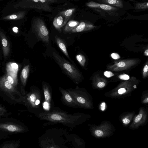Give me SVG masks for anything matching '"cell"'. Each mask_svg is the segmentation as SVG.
I'll return each mask as SVG.
<instances>
[{
  "mask_svg": "<svg viewBox=\"0 0 148 148\" xmlns=\"http://www.w3.org/2000/svg\"><path fill=\"white\" fill-rule=\"evenodd\" d=\"M12 113L9 112L5 107L0 104V118L8 117Z\"/></svg>",
  "mask_w": 148,
  "mask_h": 148,
  "instance_id": "obj_21",
  "label": "cell"
},
{
  "mask_svg": "<svg viewBox=\"0 0 148 148\" xmlns=\"http://www.w3.org/2000/svg\"><path fill=\"white\" fill-rule=\"evenodd\" d=\"M143 102L145 103H147L148 102V98H147L146 99H145L143 101Z\"/></svg>",
  "mask_w": 148,
  "mask_h": 148,
  "instance_id": "obj_38",
  "label": "cell"
},
{
  "mask_svg": "<svg viewBox=\"0 0 148 148\" xmlns=\"http://www.w3.org/2000/svg\"><path fill=\"white\" fill-rule=\"evenodd\" d=\"M79 24V22L77 21L73 20L70 21L66 25L64 29V32L69 33L72 30L78 25Z\"/></svg>",
  "mask_w": 148,
  "mask_h": 148,
  "instance_id": "obj_18",
  "label": "cell"
},
{
  "mask_svg": "<svg viewBox=\"0 0 148 148\" xmlns=\"http://www.w3.org/2000/svg\"><path fill=\"white\" fill-rule=\"evenodd\" d=\"M32 27L41 40L46 43H49V33L45 23L42 19H35L33 22Z\"/></svg>",
  "mask_w": 148,
  "mask_h": 148,
  "instance_id": "obj_6",
  "label": "cell"
},
{
  "mask_svg": "<svg viewBox=\"0 0 148 148\" xmlns=\"http://www.w3.org/2000/svg\"><path fill=\"white\" fill-rule=\"evenodd\" d=\"M42 84L45 101L50 107L52 104L51 89L49 84L46 82H42Z\"/></svg>",
  "mask_w": 148,
  "mask_h": 148,
  "instance_id": "obj_10",
  "label": "cell"
},
{
  "mask_svg": "<svg viewBox=\"0 0 148 148\" xmlns=\"http://www.w3.org/2000/svg\"><path fill=\"white\" fill-rule=\"evenodd\" d=\"M27 7L48 12L52 10L50 5L53 3H59L58 0H27Z\"/></svg>",
  "mask_w": 148,
  "mask_h": 148,
  "instance_id": "obj_7",
  "label": "cell"
},
{
  "mask_svg": "<svg viewBox=\"0 0 148 148\" xmlns=\"http://www.w3.org/2000/svg\"><path fill=\"white\" fill-rule=\"evenodd\" d=\"M126 92V90L124 88H121L118 90V92L119 94H122Z\"/></svg>",
  "mask_w": 148,
  "mask_h": 148,
  "instance_id": "obj_30",
  "label": "cell"
},
{
  "mask_svg": "<svg viewBox=\"0 0 148 148\" xmlns=\"http://www.w3.org/2000/svg\"><path fill=\"white\" fill-rule=\"evenodd\" d=\"M64 17L61 15L57 16L54 18L53 22V24L57 29L59 31H60L61 28L64 25Z\"/></svg>",
  "mask_w": 148,
  "mask_h": 148,
  "instance_id": "obj_16",
  "label": "cell"
},
{
  "mask_svg": "<svg viewBox=\"0 0 148 148\" xmlns=\"http://www.w3.org/2000/svg\"><path fill=\"white\" fill-rule=\"evenodd\" d=\"M0 37L2 45L3 56L4 58H6L9 55L10 52V44L5 35L1 31H0Z\"/></svg>",
  "mask_w": 148,
  "mask_h": 148,
  "instance_id": "obj_11",
  "label": "cell"
},
{
  "mask_svg": "<svg viewBox=\"0 0 148 148\" xmlns=\"http://www.w3.org/2000/svg\"><path fill=\"white\" fill-rule=\"evenodd\" d=\"M91 27L90 25L88 24L85 22H82L79 23L75 28L72 30L69 33L79 32L88 30Z\"/></svg>",
  "mask_w": 148,
  "mask_h": 148,
  "instance_id": "obj_15",
  "label": "cell"
},
{
  "mask_svg": "<svg viewBox=\"0 0 148 148\" xmlns=\"http://www.w3.org/2000/svg\"><path fill=\"white\" fill-rule=\"evenodd\" d=\"M58 88L62 94L61 100L62 103L68 106L75 108H77L78 106L68 91L60 87Z\"/></svg>",
  "mask_w": 148,
  "mask_h": 148,
  "instance_id": "obj_8",
  "label": "cell"
},
{
  "mask_svg": "<svg viewBox=\"0 0 148 148\" xmlns=\"http://www.w3.org/2000/svg\"><path fill=\"white\" fill-rule=\"evenodd\" d=\"M97 86L101 88L104 86H105V84L103 82H100L98 84Z\"/></svg>",
  "mask_w": 148,
  "mask_h": 148,
  "instance_id": "obj_32",
  "label": "cell"
},
{
  "mask_svg": "<svg viewBox=\"0 0 148 148\" xmlns=\"http://www.w3.org/2000/svg\"><path fill=\"white\" fill-rule=\"evenodd\" d=\"M122 121L123 123L125 124L129 123L130 122V120L127 118H124L122 120Z\"/></svg>",
  "mask_w": 148,
  "mask_h": 148,
  "instance_id": "obj_33",
  "label": "cell"
},
{
  "mask_svg": "<svg viewBox=\"0 0 148 148\" xmlns=\"http://www.w3.org/2000/svg\"><path fill=\"white\" fill-rule=\"evenodd\" d=\"M103 3L120 8H122L123 4L122 0H101Z\"/></svg>",
  "mask_w": 148,
  "mask_h": 148,
  "instance_id": "obj_19",
  "label": "cell"
},
{
  "mask_svg": "<svg viewBox=\"0 0 148 148\" xmlns=\"http://www.w3.org/2000/svg\"><path fill=\"white\" fill-rule=\"evenodd\" d=\"M106 103L104 102H103L101 104V108L102 110H104L105 108Z\"/></svg>",
  "mask_w": 148,
  "mask_h": 148,
  "instance_id": "obj_34",
  "label": "cell"
},
{
  "mask_svg": "<svg viewBox=\"0 0 148 148\" xmlns=\"http://www.w3.org/2000/svg\"><path fill=\"white\" fill-rule=\"evenodd\" d=\"M145 54L146 56H148V49H147L145 51Z\"/></svg>",
  "mask_w": 148,
  "mask_h": 148,
  "instance_id": "obj_37",
  "label": "cell"
},
{
  "mask_svg": "<svg viewBox=\"0 0 148 148\" xmlns=\"http://www.w3.org/2000/svg\"><path fill=\"white\" fill-rule=\"evenodd\" d=\"M148 71V66L147 65H146L145 66L143 69V71L144 73H146Z\"/></svg>",
  "mask_w": 148,
  "mask_h": 148,
  "instance_id": "obj_35",
  "label": "cell"
},
{
  "mask_svg": "<svg viewBox=\"0 0 148 148\" xmlns=\"http://www.w3.org/2000/svg\"><path fill=\"white\" fill-rule=\"evenodd\" d=\"M112 57L114 59H118L120 58V57L119 55L116 53H113L111 55Z\"/></svg>",
  "mask_w": 148,
  "mask_h": 148,
  "instance_id": "obj_27",
  "label": "cell"
},
{
  "mask_svg": "<svg viewBox=\"0 0 148 148\" xmlns=\"http://www.w3.org/2000/svg\"><path fill=\"white\" fill-rule=\"evenodd\" d=\"M119 77L120 79L124 80H128L130 78L129 76L126 74L120 75L119 76Z\"/></svg>",
  "mask_w": 148,
  "mask_h": 148,
  "instance_id": "obj_26",
  "label": "cell"
},
{
  "mask_svg": "<svg viewBox=\"0 0 148 148\" xmlns=\"http://www.w3.org/2000/svg\"><path fill=\"white\" fill-rule=\"evenodd\" d=\"M95 134L98 136H101L103 135V133L101 130H97L95 131Z\"/></svg>",
  "mask_w": 148,
  "mask_h": 148,
  "instance_id": "obj_28",
  "label": "cell"
},
{
  "mask_svg": "<svg viewBox=\"0 0 148 148\" xmlns=\"http://www.w3.org/2000/svg\"><path fill=\"white\" fill-rule=\"evenodd\" d=\"M52 54L57 63L64 72L75 83H77L81 75L77 68L57 53L53 52Z\"/></svg>",
  "mask_w": 148,
  "mask_h": 148,
  "instance_id": "obj_4",
  "label": "cell"
},
{
  "mask_svg": "<svg viewBox=\"0 0 148 148\" xmlns=\"http://www.w3.org/2000/svg\"><path fill=\"white\" fill-rule=\"evenodd\" d=\"M142 117V115L141 114H140L138 115L135 119L134 121L136 123H137L139 122L141 119Z\"/></svg>",
  "mask_w": 148,
  "mask_h": 148,
  "instance_id": "obj_29",
  "label": "cell"
},
{
  "mask_svg": "<svg viewBox=\"0 0 148 148\" xmlns=\"http://www.w3.org/2000/svg\"><path fill=\"white\" fill-rule=\"evenodd\" d=\"M0 97L11 105H24V96L16 87L8 81L6 75L0 77Z\"/></svg>",
  "mask_w": 148,
  "mask_h": 148,
  "instance_id": "obj_2",
  "label": "cell"
},
{
  "mask_svg": "<svg viewBox=\"0 0 148 148\" xmlns=\"http://www.w3.org/2000/svg\"><path fill=\"white\" fill-rule=\"evenodd\" d=\"M75 8L69 9L60 12V15H62L64 18V25L66 24L70 17L71 16Z\"/></svg>",
  "mask_w": 148,
  "mask_h": 148,
  "instance_id": "obj_20",
  "label": "cell"
},
{
  "mask_svg": "<svg viewBox=\"0 0 148 148\" xmlns=\"http://www.w3.org/2000/svg\"><path fill=\"white\" fill-rule=\"evenodd\" d=\"M148 8V2L136 3L135 9H146Z\"/></svg>",
  "mask_w": 148,
  "mask_h": 148,
  "instance_id": "obj_22",
  "label": "cell"
},
{
  "mask_svg": "<svg viewBox=\"0 0 148 148\" xmlns=\"http://www.w3.org/2000/svg\"><path fill=\"white\" fill-rule=\"evenodd\" d=\"M55 38L57 44L61 50L68 58H69L66 47L64 42L61 38L57 36H55Z\"/></svg>",
  "mask_w": 148,
  "mask_h": 148,
  "instance_id": "obj_17",
  "label": "cell"
},
{
  "mask_svg": "<svg viewBox=\"0 0 148 148\" xmlns=\"http://www.w3.org/2000/svg\"><path fill=\"white\" fill-rule=\"evenodd\" d=\"M24 105L28 110L34 113L39 108L42 99L41 94L39 89L36 87L30 88V90L24 96Z\"/></svg>",
  "mask_w": 148,
  "mask_h": 148,
  "instance_id": "obj_5",
  "label": "cell"
},
{
  "mask_svg": "<svg viewBox=\"0 0 148 148\" xmlns=\"http://www.w3.org/2000/svg\"><path fill=\"white\" fill-rule=\"evenodd\" d=\"M6 77L8 81L14 86L16 87L17 82L16 80L14 79L11 76L9 75H6Z\"/></svg>",
  "mask_w": 148,
  "mask_h": 148,
  "instance_id": "obj_24",
  "label": "cell"
},
{
  "mask_svg": "<svg viewBox=\"0 0 148 148\" xmlns=\"http://www.w3.org/2000/svg\"><path fill=\"white\" fill-rule=\"evenodd\" d=\"M38 117L41 120L48 121L49 125L61 123L70 128L75 127L79 123L80 116L78 113L69 114L59 109H54L51 111L42 112Z\"/></svg>",
  "mask_w": 148,
  "mask_h": 148,
  "instance_id": "obj_1",
  "label": "cell"
},
{
  "mask_svg": "<svg viewBox=\"0 0 148 148\" xmlns=\"http://www.w3.org/2000/svg\"><path fill=\"white\" fill-rule=\"evenodd\" d=\"M104 75L107 77H110L114 75V74L110 71H106L104 73Z\"/></svg>",
  "mask_w": 148,
  "mask_h": 148,
  "instance_id": "obj_25",
  "label": "cell"
},
{
  "mask_svg": "<svg viewBox=\"0 0 148 148\" xmlns=\"http://www.w3.org/2000/svg\"><path fill=\"white\" fill-rule=\"evenodd\" d=\"M25 15V11H20L4 16L1 19L7 20H19L23 18Z\"/></svg>",
  "mask_w": 148,
  "mask_h": 148,
  "instance_id": "obj_13",
  "label": "cell"
},
{
  "mask_svg": "<svg viewBox=\"0 0 148 148\" xmlns=\"http://www.w3.org/2000/svg\"><path fill=\"white\" fill-rule=\"evenodd\" d=\"M13 30L14 32L16 33L18 32V28L16 27H14L13 28Z\"/></svg>",
  "mask_w": 148,
  "mask_h": 148,
  "instance_id": "obj_36",
  "label": "cell"
},
{
  "mask_svg": "<svg viewBox=\"0 0 148 148\" xmlns=\"http://www.w3.org/2000/svg\"><path fill=\"white\" fill-rule=\"evenodd\" d=\"M76 58L77 60L82 66H84L86 61V59L83 55L80 54H78L76 56Z\"/></svg>",
  "mask_w": 148,
  "mask_h": 148,
  "instance_id": "obj_23",
  "label": "cell"
},
{
  "mask_svg": "<svg viewBox=\"0 0 148 148\" xmlns=\"http://www.w3.org/2000/svg\"><path fill=\"white\" fill-rule=\"evenodd\" d=\"M30 66L29 64L25 66L23 69L21 73L20 79L21 84L20 92L22 95L24 96L26 92L25 89L27 79L29 71Z\"/></svg>",
  "mask_w": 148,
  "mask_h": 148,
  "instance_id": "obj_9",
  "label": "cell"
},
{
  "mask_svg": "<svg viewBox=\"0 0 148 148\" xmlns=\"http://www.w3.org/2000/svg\"><path fill=\"white\" fill-rule=\"evenodd\" d=\"M20 143L19 140L6 141L3 142L0 145V148H18Z\"/></svg>",
  "mask_w": 148,
  "mask_h": 148,
  "instance_id": "obj_14",
  "label": "cell"
},
{
  "mask_svg": "<svg viewBox=\"0 0 148 148\" xmlns=\"http://www.w3.org/2000/svg\"></svg>",
  "mask_w": 148,
  "mask_h": 148,
  "instance_id": "obj_39",
  "label": "cell"
},
{
  "mask_svg": "<svg viewBox=\"0 0 148 148\" xmlns=\"http://www.w3.org/2000/svg\"><path fill=\"white\" fill-rule=\"evenodd\" d=\"M29 131L28 128L19 120L8 117L0 118V138H4L15 134Z\"/></svg>",
  "mask_w": 148,
  "mask_h": 148,
  "instance_id": "obj_3",
  "label": "cell"
},
{
  "mask_svg": "<svg viewBox=\"0 0 148 148\" xmlns=\"http://www.w3.org/2000/svg\"><path fill=\"white\" fill-rule=\"evenodd\" d=\"M117 65L118 67H122L125 66V64L124 62L121 61L118 63Z\"/></svg>",
  "mask_w": 148,
  "mask_h": 148,
  "instance_id": "obj_31",
  "label": "cell"
},
{
  "mask_svg": "<svg viewBox=\"0 0 148 148\" xmlns=\"http://www.w3.org/2000/svg\"><path fill=\"white\" fill-rule=\"evenodd\" d=\"M86 5L90 8H100L106 10H115L117 9L116 8L109 5L99 4L93 1L87 3Z\"/></svg>",
  "mask_w": 148,
  "mask_h": 148,
  "instance_id": "obj_12",
  "label": "cell"
}]
</instances>
